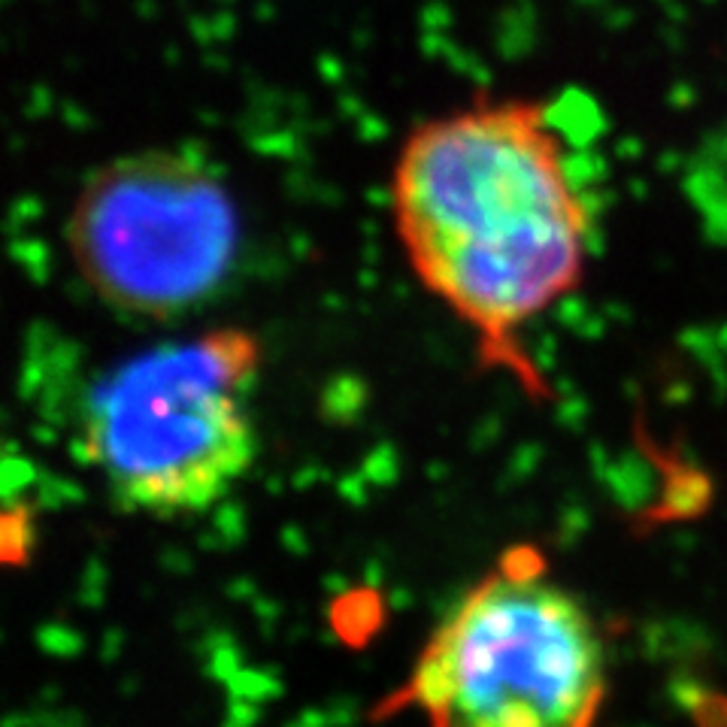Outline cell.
I'll return each mask as SVG.
<instances>
[{"label": "cell", "instance_id": "cell-4", "mask_svg": "<svg viewBox=\"0 0 727 727\" xmlns=\"http://www.w3.org/2000/svg\"><path fill=\"white\" fill-rule=\"evenodd\" d=\"M246 222L237 191L191 146H143L97 164L76 188L64 246L91 294L122 319L167 325L234 279Z\"/></svg>", "mask_w": 727, "mask_h": 727}, {"label": "cell", "instance_id": "cell-1", "mask_svg": "<svg viewBox=\"0 0 727 727\" xmlns=\"http://www.w3.org/2000/svg\"><path fill=\"white\" fill-rule=\"evenodd\" d=\"M576 122L564 97H473L415 122L388 179L412 276L531 394L546 382L522 337L579 288L594 243Z\"/></svg>", "mask_w": 727, "mask_h": 727}, {"label": "cell", "instance_id": "cell-2", "mask_svg": "<svg viewBox=\"0 0 727 727\" xmlns=\"http://www.w3.org/2000/svg\"><path fill=\"white\" fill-rule=\"evenodd\" d=\"M606 697L600 621L540 549L515 546L443 612L385 709L428 727H597Z\"/></svg>", "mask_w": 727, "mask_h": 727}, {"label": "cell", "instance_id": "cell-3", "mask_svg": "<svg viewBox=\"0 0 727 727\" xmlns=\"http://www.w3.org/2000/svg\"><path fill=\"white\" fill-rule=\"evenodd\" d=\"M261 343L213 328L103 370L82 403L79 446L128 512L185 518L222 503L255 467Z\"/></svg>", "mask_w": 727, "mask_h": 727}]
</instances>
